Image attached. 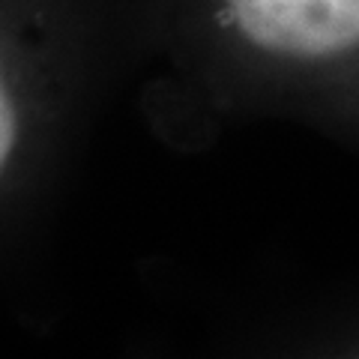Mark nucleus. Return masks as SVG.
Returning <instances> with one entry per match:
<instances>
[{
	"mask_svg": "<svg viewBox=\"0 0 359 359\" xmlns=\"http://www.w3.org/2000/svg\"><path fill=\"white\" fill-rule=\"evenodd\" d=\"M123 69L120 0H0V255L36 224Z\"/></svg>",
	"mask_w": 359,
	"mask_h": 359,
	"instance_id": "obj_2",
	"label": "nucleus"
},
{
	"mask_svg": "<svg viewBox=\"0 0 359 359\" xmlns=\"http://www.w3.org/2000/svg\"><path fill=\"white\" fill-rule=\"evenodd\" d=\"M264 341L311 356H359V287L269 323Z\"/></svg>",
	"mask_w": 359,
	"mask_h": 359,
	"instance_id": "obj_3",
	"label": "nucleus"
},
{
	"mask_svg": "<svg viewBox=\"0 0 359 359\" xmlns=\"http://www.w3.org/2000/svg\"><path fill=\"white\" fill-rule=\"evenodd\" d=\"M126 69L177 147L290 123L359 156V0H120Z\"/></svg>",
	"mask_w": 359,
	"mask_h": 359,
	"instance_id": "obj_1",
	"label": "nucleus"
}]
</instances>
